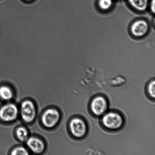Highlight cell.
<instances>
[{
  "label": "cell",
  "instance_id": "obj_7",
  "mask_svg": "<svg viewBox=\"0 0 155 155\" xmlns=\"http://www.w3.org/2000/svg\"><path fill=\"white\" fill-rule=\"evenodd\" d=\"M150 25L144 20H139L134 22L130 28L132 35L136 37H142L148 33Z\"/></svg>",
  "mask_w": 155,
  "mask_h": 155
},
{
  "label": "cell",
  "instance_id": "obj_1",
  "mask_svg": "<svg viewBox=\"0 0 155 155\" xmlns=\"http://www.w3.org/2000/svg\"><path fill=\"white\" fill-rule=\"evenodd\" d=\"M127 124L124 114L117 109L108 110L101 117L100 126L103 130L109 133H118L122 130Z\"/></svg>",
  "mask_w": 155,
  "mask_h": 155
},
{
  "label": "cell",
  "instance_id": "obj_14",
  "mask_svg": "<svg viewBox=\"0 0 155 155\" xmlns=\"http://www.w3.org/2000/svg\"><path fill=\"white\" fill-rule=\"evenodd\" d=\"M11 155H28L29 154L28 152L25 148L24 147H16L12 150Z\"/></svg>",
  "mask_w": 155,
  "mask_h": 155
},
{
  "label": "cell",
  "instance_id": "obj_4",
  "mask_svg": "<svg viewBox=\"0 0 155 155\" xmlns=\"http://www.w3.org/2000/svg\"><path fill=\"white\" fill-rule=\"evenodd\" d=\"M36 109L34 103L30 100H25L21 105V117L24 121L31 123L34 121L36 116Z\"/></svg>",
  "mask_w": 155,
  "mask_h": 155
},
{
  "label": "cell",
  "instance_id": "obj_6",
  "mask_svg": "<svg viewBox=\"0 0 155 155\" xmlns=\"http://www.w3.org/2000/svg\"><path fill=\"white\" fill-rule=\"evenodd\" d=\"M60 115L58 110L50 108L44 112L41 117L42 124L47 128H51L57 125L60 120Z\"/></svg>",
  "mask_w": 155,
  "mask_h": 155
},
{
  "label": "cell",
  "instance_id": "obj_10",
  "mask_svg": "<svg viewBox=\"0 0 155 155\" xmlns=\"http://www.w3.org/2000/svg\"><path fill=\"white\" fill-rule=\"evenodd\" d=\"M155 79L150 80L146 86L145 92L149 99L154 102L155 98Z\"/></svg>",
  "mask_w": 155,
  "mask_h": 155
},
{
  "label": "cell",
  "instance_id": "obj_9",
  "mask_svg": "<svg viewBox=\"0 0 155 155\" xmlns=\"http://www.w3.org/2000/svg\"><path fill=\"white\" fill-rule=\"evenodd\" d=\"M128 1L134 9L141 12L146 10L149 4V0H128Z\"/></svg>",
  "mask_w": 155,
  "mask_h": 155
},
{
  "label": "cell",
  "instance_id": "obj_2",
  "mask_svg": "<svg viewBox=\"0 0 155 155\" xmlns=\"http://www.w3.org/2000/svg\"><path fill=\"white\" fill-rule=\"evenodd\" d=\"M69 130L74 139L83 141L89 136L90 126L89 121L84 117L77 115L73 117L70 120Z\"/></svg>",
  "mask_w": 155,
  "mask_h": 155
},
{
  "label": "cell",
  "instance_id": "obj_8",
  "mask_svg": "<svg viewBox=\"0 0 155 155\" xmlns=\"http://www.w3.org/2000/svg\"><path fill=\"white\" fill-rule=\"evenodd\" d=\"M27 145L33 153L40 154L45 150V143L40 139L36 137L28 138L27 140Z\"/></svg>",
  "mask_w": 155,
  "mask_h": 155
},
{
  "label": "cell",
  "instance_id": "obj_15",
  "mask_svg": "<svg viewBox=\"0 0 155 155\" xmlns=\"http://www.w3.org/2000/svg\"><path fill=\"white\" fill-rule=\"evenodd\" d=\"M150 9L152 12L154 14L155 12V0H151L150 2Z\"/></svg>",
  "mask_w": 155,
  "mask_h": 155
},
{
  "label": "cell",
  "instance_id": "obj_5",
  "mask_svg": "<svg viewBox=\"0 0 155 155\" xmlns=\"http://www.w3.org/2000/svg\"><path fill=\"white\" fill-rule=\"evenodd\" d=\"M19 111L16 105L13 103L4 105L0 109V118L5 122H12L17 118Z\"/></svg>",
  "mask_w": 155,
  "mask_h": 155
},
{
  "label": "cell",
  "instance_id": "obj_13",
  "mask_svg": "<svg viewBox=\"0 0 155 155\" xmlns=\"http://www.w3.org/2000/svg\"><path fill=\"white\" fill-rule=\"evenodd\" d=\"M113 4L112 0H99L98 5L100 8L104 10H107L112 7Z\"/></svg>",
  "mask_w": 155,
  "mask_h": 155
},
{
  "label": "cell",
  "instance_id": "obj_11",
  "mask_svg": "<svg viewBox=\"0 0 155 155\" xmlns=\"http://www.w3.org/2000/svg\"><path fill=\"white\" fill-rule=\"evenodd\" d=\"M13 97V91L12 89L7 86L0 87V97L5 101L12 99Z\"/></svg>",
  "mask_w": 155,
  "mask_h": 155
},
{
  "label": "cell",
  "instance_id": "obj_12",
  "mask_svg": "<svg viewBox=\"0 0 155 155\" xmlns=\"http://www.w3.org/2000/svg\"><path fill=\"white\" fill-rule=\"evenodd\" d=\"M16 134L18 139L22 142H25L28 139V131L25 127H18L16 130Z\"/></svg>",
  "mask_w": 155,
  "mask_h": 155
},
{
  "label": "cell",
  "instance_id": "obj_16",
  "mask_svg": "<svg viewBox=\"0 0 155 155\" xmlns=\"http://www.w3.org/2000/svg\"><path fill=\"white\" fill-rule=\"evenodd\" d=\"M24 1H25L26 3H27V4H28V3H30V4H31V3L34 2L35 0H24Z\"/></svg>",
  "mask_w": 155,
  "mask_h": 155
},
{
  "label": "cell",
  "instance_id": "obj_3",
  "mask_svg": "<svg viewBox=\"0 0 155 155\" xmlns=\"http://www.w3.org/2000/svg\"><path fill=\"white\" fill-rule=\"evenodd\" d=\"M109 106L108 98L104 94H98L91 99L88 105V109L93 117L100 118L108 110Z\"/></svg>",
  "mask_w": 155,
  "mask_h": 155
}]
</instances>
